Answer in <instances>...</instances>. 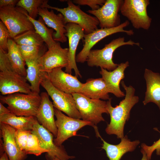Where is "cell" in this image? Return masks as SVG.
I'll list each match as a JSON object with an SVG mask.
<instances>
[{
	"label": "cell",
	"mask_w": 160,
	"mask_h": 160,
	"mask_svg": "<svg viewBox=\"0 0 160 160\" xmlns=\"http://www.w3.org/2000/svg\"><path fill=\"white\" fill-rule=\"evenodd\" d=\"M44 1L43 0H20L16 5L24 9L30 17L36 19L39 15V8L42 5Z\"/></svg>",
	"instance_id": "30"
},
{
	"label": "cell",
	"mask_w": 160,
	"mask_h": 160,
	"mask_svg": "<svg viewBox=\"0 0 160 160\" xmlns=\"http://www.w3.org/2000/svg\"><path fill=\"white\" fill-rule=\"evenodd\" d=\"M41 56L25 60L26 69V78L30 83L32 92L39 94L40 86L46 73L41 71L39 68L38 60Z\"/></svg>",
	"instance_id": "24"
},
{
	"label": "cell",
	"mask_w": 160,
	"mask_h": 160,
	"mask_svg": "<svg viewBox=\"0 0 160 160\" xmlns=\"http://www.w3.org/2000/svg\"><path fill=\"white\" fill-rule=\"evenodd\" d=\"M39 15L41 17L45 24L55 31L53 34L54 40L56 42L64 43L67 38L65 34L67 33L63 15L60 13L56 14L52 9L49 11L46 7L39 8Z\"/></svg>",
	"instance_id": "17"
},
{
	"label": "cell",
	"mask_w": 160,
	"mask_h": 160,
	"mask_svg": "<svg viewBox=\"0 0 160 160\" xmlns=\"http://www.w3.org/2000/svg\"><path fill=\"white\" fill-rule=\"evenodd\" d=\"M122 0H107L101 7L87 12L94 15L99 21L102 28H112L120 25L121 20L118 13L123 2Z\"/></svg>",
	"instance_id": "12"
},
{
	"label": "cell",
	"mask_w": 160,
	"mask_h": 160,
	"mask_svg": "<svg viewBox=\"0 0 160 160\" xmlns=\"http://www.w3.org/2000/svg\"><path fill=\"white\" fill-rule=\"evenodd\" d=\"M105 1V0H73L72 1L74 4L81 5H87L93 10L100 8V5L103 6Z\"/></svg>",
	"instance_id": "35"
},
{
	"label": "cell",
	"mask_w": 160,
	"mask_h": 160,
	"mask_svg": "<svg viewBox=\"0 0 160 160\" xmlns=\"http://www.w3.org/2000/svg\"><path fill=\"white\" fill-rule=\"evenodd\" d=\"M22 56L25 61L27 59L41 56L45 52V47L42 46H29L17 45Z\"/></svg>",
	"instance_id": "29"
},
{
	"label": "cell",
	"mask_w": 160,
	"mask_h": 160,
	"mask_svg": "<svg viewBox=\"0 0 160 160\" xmlns=\"http://www.w3.org/2000/svg\"><path fill=\"white\" fill-rule=\"evenodd\" d=\"M26 78L13 70L0 72V92L3 95L16 93L30 94V84Z\"/></svg>",
	"instance_id": "15"
},
{
	"label": "cell",
	"mask_w": 160,
	"mask_h": 160,
	"mask_svg": "<svg viewBox=\"0 0 160 160\" xmlns=\"http://www.w3.org/2000/svg\"><path fill=\"white\" fill-rule=\"evenodd\" d=\"M37 121L35 116H17L11 113L0 116V123L9 124L16 129L31 131Z\"/></svg>",
	"instance_id": "26"
},
{
	"label": "cell",
	"mask_w": 160,
	"mask_h": 160,
	"mask_svg": "<svg viewBox=\"0 0 160 160\" xmlns=\"http://www.w3.org/2000/svg\"><path fill=\"white\" fill-rule=\"evenodd\" d=\"M31 131L38 137L41 147L48 151L46 156L47 160H51L56 157L60 160H68L75 158L74 156L69 155L63 146H56L54 142L53 135L40 124L37 120Z\"/></svg>",
	"instance_id": "11"
},
{
	"label": "cell",
	"mask_w": 160,
	"mask_h": 160,
	"mask_svg": "<svg viewBox=\"0 0 160 160\" xmlns=\"http://www.w3.org/2000/svg\"><path fill=\"white\" fill-rule=\"evenodd\" d=\"M129 65V62L127 61L118 64L117 67L112 71H109L101 68L99 72L106 84L109 93L113 94L117 97L125 95L121 90L119 84L121 80L125 77L124 71Z\"/></svg>",
	"instance_id": "20"
},
{
	"label": "cell",
	"mask_w": 160,
	"mask_h": 160,
	"mask_svg": "<svg viewBox=\"0 0 160 160\" xmlns=\"http://www.w3.org/2000/svg\"><path fill=\"white\" fill-rule=\"evenodd\" d=\"M99 137L103 142L101 148L105 151L109 160H120L126 153L133 151L140 143L139 140L131 141L127 135L121 139L119 143L116 145L108 143L100 135Z\"/></svg>",
	"instance_id": "21"
},
{
	"label": "cell",
	"mask_w": 160,
	"mask_h": 160,
	"mask_svg": "<svg viewBox=\"0 0 160 160\" xmlns=\"http://www.w3.org/2000/svg\"><path fill=\"white\" fill-rule=\"evenodd\" d=\"M54 109L55 115L56 118L55 123L57 133L53 141L57 146H61L65 141L76 135L77 132L84 126H91L93 127L95 130L97 129L96 126L90 122L66 116L55 108Z\"/></svg>",
	"instance_id": "9"
},
{
	"label": "cell",
	"mask_w": 160,
	"mask_h": 160,
	"mask_svg": "<svg viewBox=\"0 0 160 160\" xmlns=\"http://www.w3.org/2000/svg\"><path fill=\"white\" fill-rule=\"evenodd\" d=\"M48 1L44 0L41 7L54 9L59 12L63 15L66 24L71 23L78 25L83 29L85 34L91 33L98 29L99 23L97 18L84 12L72 1L68 0V6L64 8L51 6L48 4Z\"/></svg>",
	"instance_id": "4"
},
{
	"label": "cell",
	"mask_w": 160,
	"mask_h": 160,
	"mask_svg": "<svg viewBox=\"0 0 160 160\" xmlns=\"http://www.w3.org/2000/svg\"><path fill=\"white\" fill-rule=\"evenodd\" d=\"M41 85L52 98L55 108L64 112L71 117L79 119L81 118L72 94L66 93L55 87L48 78L47 73Z\"/></svg>",
	"instance_id": "8"
},
{
	"label": "cell",
	"mask_w": 160,
	"mask_h": 160,
	"mask_svg": "<svg viewBox=\"0 0 160 160\" xmlns=\"http://www.w3.org/2000/svg\"><path fill=\"white\" fill-rule=\"evenodd\" d=\"M146 85L144 105L150 102L156 104L160 110V74L145 68L144 75Z\"/></svg>",
	"instance_id": "22"
},
{
	"label": "cell",
	"mask_w": 160,
	"mask_h": 160,
	"mask_svg": "<svg viewBox=\"0 0 160 160\" xmlns=\"http://www.w3.org/2000/svg\"><path fill=\"white\" fill-rule=\"evenodd\" d=\"M0 160H9L7 154L5 152L0 154Z\"/></svg>",
	"instance_id": "39"
},
{
	"label": "cell",
	"mask_w": 160,
	"mask_h": 160,
	"mask_svg": "<svg viewBox=\"0 0 160 160\" xmlns=\"http://www.w3.org/2000/svg\"><path fill=\"white\" fill-rule=\"evenodd\" d=\"M129 23V21L127 20L116 27L97 29L91 33L85 34L84 38L83 47L76 57V62L84 63L86 61L88 55L92 48L97 42L106 37L119 32L125 33L129 35H133L134 32L133 30L124 29Z\"/></svg>",
	"instance_id": "10"
},
{
	"label": "cell",
	"mask_w": 160,
	"mask_h": 160,
	"mask_svg": "<svg viewBox=\"0 0 160 160\" xmlns=\"http://www.w3.org/2000/svg\"><path fill=\"white\" fill-rule=\"evenodd\" d=\"M62 68H57L47 73L52 84L57 89L66 93H80L83 83L76 76L63 71Z\"/></svg>",
	"instance_id": "16"
},
{
	"label": "cell",
	"mask_w": 160,
	"mask_h": 160,
	"mask_svg": "<svg viewBox=\"0 0 160 160\" xmlns=\"http://www.w3.org/2000/svg\"><path fill=\"white\" fill-rule=\"evenodd\" d=\"M149 4V0H124L120 11L130 21L134 28L148 30L152 21L147 12V7Z\"/></svg>",
	"instance_id": "7"
},
{
	"label": "cell",
	"mask_w": 160,
	"mask_h": 160,
	"mask_svg": "<svg viewBox=\"0 0 160 160\" xmlns=\"http://www.w3.org/2000/svg\"><path fill=\"white\" fill-rule=\"evenodd\" d=\"M0 19L8 29L12 39L22 33L35 30L34 26L19 7L6 6L0 8Z\"/></svg>",
	"instance_id": "5"
},
{
	"label": "cell",
	"mask_w": 160,
	"mask_h": 160,
	"mask_svg": "<svg viewBox=\"0 0 160 160\" xmlns=\"http://www.w3.org/2000/svg\"><path fill=\"white\" fill-rule=\"evenodd\" d=\"M41 103L35 116L39 123L53 135L57 136V129L54 119V107L50 100L47 92H43L40 95Z\"/></svg>",
	"instance_id": "18"
},
{
	"label": "cell",
	"mask_w": 160,
	"mask_h": 160,
	"mask_svg": "<svg viewBox=\"0 0 160 160\" xmlns=\"http://www.w3.org/2000/svg\"><path fill=\"white\" fill-rule=\"evenodd\" d=\"M11 113L9 110L5 107L1 102L0 103V116Z\"/></svg>",
	"instance_id": "38"
},
{
	"label": "cell",
	"mask_w": 160,
	"mask_h": 160,
	"mask_svg": "<svg viewBox=\"0 0 160 160\" xmlns=\"http://www.w3.org/2000/svg\"><path fill=\"white\" fill-rule=\"evenodd\" d=\"M68 48H63L59 42L49 49L38 60L40 71L48 73L58 67L65 68L68 65Z\"/></svg>",
	"instance_id": "13"
},
{
	"label": "cell",
	"mask_w": 160,
	"mask_h": 160,
	"mask_svg": "<svg viewBox=\"0 0 160 160\" xmlns=\"http://www.w3.org/2000/svg\"><path fill=\"white\" fill-rule=\"evenodd\" d=\"M0 132L3 138V147L9 160H25L27 154L20 150L15 139L16 129L7 124L0 123Z\"/></svg>",
	"instance_id": "19"
},
{
	"label": "cell",
	"mask_w": 160,
	"mask_h": 160,
	"mask_svg": "<svg viewBox=\"0 0 160 160\" xmlns=\"http://www.w3.org/2000/svg\"><path fill=\"white\" fill-rule=\"evenodd\" d=\"M156 130L159 131L157 128H155ZM141 147L145 152L148 160L151 159L152 154L153 152L156 150V154L158 155H160V138L157 141L154 142L151 146H148L144 143L141 144Z\"/></svg>",
	"instance_id": "34"
},
{
	"label": "cell",
	"mask_w": 160,
	"mask_h": 160,
	"mask_svg": "<svg viewBox=\"0 0 160 160\" xmlns=\"http://www.w3.org/2000/svg\"><path fill=\"white\" fill-rule=\"evenodd\" d=\"M25 152L27 154H33L38 156L44 153H47L48 151L41 147L37 137L31 133L28 137Z\"/></svg>",
	"instance_id": "31"
},
{
	"label": "cell",
	"mask_w": 160,
	"mask_h": 160,
	"mask_svg": "<svg viewBox=\"0 0 160 160\" xmlns=\"http://www.w3.org/2000/svg\"><path fill=\"white\" fill-rule=\"evenodd\" d=\"M80 93L90 98L104 100L110 99L106 84L102 78H90L83 84Z\"/></svg>",
	"instance_id": "23"
},
{
	"label": "cell",
	"mask_w": 160,
	"mask_h": 160,
	"mask_svg": "<svg viewBox=\"0 0 160 160\" xmlns=\"http://www.w3.org/2000/svg\"><path fill=\"white\" fill-rule=\"evenodd\" d=\"M7 52L0 48V72L13 70L7 57Z\"/></svg>",
	"instance_id": "36"
},
{
	"label": "cell",
	"mask_w": 160,
	"mask_h": 160,
	"mask_svg": "<svg viewBox=\"0 0 160 160\" xmlns=\"http://www.w3.org/2000/svg\"><path fill=\"white\" fill-rule=\"evenodd\" d=\"M19 1L17 0H0V8L6 6L15 7Z\"/></svg>",
	"instance_id": "37"
},
{
	"label": "cell",
	"mask_w": 160,
	"mask_h": 160,
	"mask_svg": "<svg viewBox=\"0 0 160 160\" xmlns=\"http://www.w3.org/2000/svg\"><path fill=\"white\" fill-rule=\"evenodd\" d=\"M121 84L126 91L125 97L114 107L112 106L111 98L106 102V109L110 116V121L105 131L108 134L116 135L118 138L121 139L124 137V126L130 118V111L139 99L135 95V89L132 86H127L123 81Z\"/></svg>",
	"instance_id": "1"
},
{
	"label": "cell",
	"mask_w": 160,
	"mask_h": 160,
	"mask_svg": "<svg viewBox=\"0 0 160 160\" xmlns=\"http://www.w3.org/2000/svg\"><path fill=\"white\" fill-rule=\"evenodd\" d=\"M67 33L65 36L68 38L69 44L68 54V65L65 68V72L71 74L74 70L75 76L77 77L82 76L76 64V50L81 39H83L85 33L83 29L77 24L69 23L66 24Z\"/></svg>",
	"instance_id": "14"
},
{
	"label": "cell",
	"mask_w": 160,
	"mask_h": 160,
	"mask_svg": "<svg viewBox=\"0 0 160 160\" xmlns=\"http://www.w3.org/2000/svg\"><path fill=\"white\" fill-rule=\"evenodd\" d=\"M125 45L140 47L138 42H135L131 40L125 41L124 37H119L105 44L102 49L91 50L86 60L87 65L91 67H100L109 71L114 70L118 64L113 60V53L118 48Z\"/></svg>",
	"instance_id": "3"
},
{
	"label": "cell",
	"mask_w": 160,
	"mask_h": 160,
	"mask_svg": "<svg viewBox=\"0 0 160 160\" xmlns=\"http://www.w3.org/2000/svg\"><path fill=\"white\" fill-rule=\"evenodd\" d=\"M72 95L83 120L90 122L95 126L105 121L102 114H108L106 109V102L90 98L80 93H74Z\"/></svg>",
	"instance_id": "6"
},
{
	"label": "cell",
	"mask_w": 160,
	"mask_h": 160,
	"mask_svg": "<svg viewBox=\"0 0 160 160\" xmlns=\"http://www.w3.org/2000/svg\"><path fill=\"white\" fill-rule=\"evenodd\" d=\"M7 55L14 71L26 78V69L25 67V61L22 56L17 44L11 38L9 39L8 40Z\"/></svg>",
	"instance_id": "25"
},
{
	"label": "cell",
	"mask_w": 160,
	"mask_h": 160,
	"mask_svg": "<svg viewBox=\"0 0 160 160\" xmlns=\"http://www.w3.org/2000/svg\"><path fill=\"white\" fill-rule=\"evenodd\" d=\"M11 38L9 32L3 23L0 21V48L7 52L8 42L9 39Z\"/></svg>",
	"instance_id": "33"
},
{
	"label": "cell",
	"mask_w": 160,
	"mask_h": 160,
	"mask_svg": "<svg viewBox=\"0 0 160 160\" xmlns=\"http://www.w3.org/2000/svg\"><path fill=\"white\" fill-rule=\"evenodd\" d=\"M24 12L33 24L36 33L41 36L47 44L48 49L55 45L57 42L55 41L53 38V34L54 32V30L46 27L41 17H40L38 20H36L30 17L24 9Z\"/></svg>",
	"instance_id": "27"
},
{
	"label": "cell",
	"mask_w": 160,
	"mask_h": 160,
	"mask_svg": "<svg viewBox=\"0 0 160 160\" xmlns=\"http://www.w3.org/2000/svg\"><path fill=\"white\" fill-rule=\"evenodd\" d=\"M141 152L143 154V156L141 160H148L146 154L144 151L141 149Z\"/></svg>",
	"instance_id": "40"
},
{
	"label": "cell",
	"mask_w": 160,
	"mask_h": 160,
	"mask_svg": "<svg viewBox=\"0 0 160 160\" xmlns=\"http://www.w3.org/2000/svg\"><path fill=\"white\" fill-rule=\"evenodd\" d=\"M31 131L20 129L16 130L15 134V142L18 148L22 151L25 152L27 139L29 134L31 133Z\"/></svg>",
	"instance_id": "32"
},
{
	"label": "cell",
	"mask_w": 160,
	"mask_h": 160,
	"mask_svg": "<svg viewBox=\"0 0 160 160\" xmlns=\"http://www.w3.org/2000/svg\"><path fill=\"white\" fill-rule=\"evenodd\" d=\"M13 40L17 45L42 46L44 42L35 30H30L15 37Z\"/></svg>",
	"instance_id": "28"
},
{
	"label": "cell",
	"mask_w": 160,
	"mask_h": 160,
	"mask_svg": "<svg viewBox=\"0 0 160 160\" xmlns=\"http://www.w3.org/2000/svg\"><path fill=\"white\" fill-rule=\"evenodd\" d=\"M51 160H60L59 159H58L56 157L52 159Z\"/></svg>",
	"instance_id": "41"
},
{
	"label": "cell",
	"mask_w": 160,
	"mask_h": 160,
	"mask_svg": "<svg viewBox=\"0 0 160 160\" xmlns=\"http://www.w3.org/2000/svg\"><path fill=\"white\" fill-rule=\"evenodd\" d=\"M2 103L6 104L11 113L17 116H35L41 98L39 94L16 93L0 96Z\"/></svg>",
	"instance_id": "2"
}]
</instances>
